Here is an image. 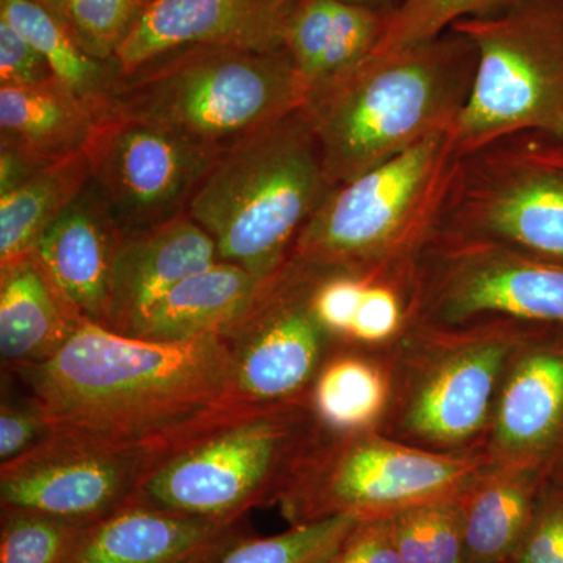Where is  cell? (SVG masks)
Instances as JSON below:
<instances>
[{
	"label": "cell",
	"instance_id": "6da1fadb",
	"mask_svg": "<svg viewBox=\"0 0 563 563\" xmlns=\"http://www.w3.org/2000/svg\"><path fill=\"white\" fill-rule=\"evenodd\" d=\"M10 374L52 432L118 446L174 453L247 410L233 391L231 350L218 333L152 342L84 321L49 361Z\"/></svg>",
	"mask_w": 563,
	"mask_h": 563
},
{
	"label": "cell",
	"instance_id": "7a4b0ae2",
	"mask_svg": "<svg viewBox=\"0 0 563 563\" xmlns=\"http://www.w3.org/2000/svg\"><path fill=\"white\" fill-rule=\"evenodd\" d=\"M476 47L450 29L372 54L307 95L302 110L333 187L435 135L453 132L476 73Z\"/></svg>",
	"mask_w": 563,
	"mask_h": 563
},
{
	"label": "cell",
	"instance_id": "3957f363",
	"mask_svg": "<svg viewBox=\"0 0 563 563\" xmlns=\"http://www.w3.org/2000/svg\"><path fill=\"white\" fill-rule=\"evenodd\" d=\"M332 188L299 109L221 152L187 213L209 233L220 261L269 277Z\"/></svg>",
	"mask_w": 563,
	"mask_h": 563
},
{
	"label": "cell",
	"instance_id": "277c9868",
	"mask_svg": "<svg viewBox=\"0 0 563 563\" xmlns=\"http://www.w3.org/2000/svg\"><path fill=\"white\" fill-rule=\"evenodd\" d=\"M307 90L287 51L180 47L120 76L110 111L224 152L302 109Z\"/></svg>",
	"mask_w": 563,
	"mask_h": 563
},
{
	"label": "cell",
	"instance_id": "5b68a950",
	"mask_svg": "<svg viewBox=\"0 0 563 563\" xmlns=\"http://www.w3.org/2000/svg\"><path fill=\"white\" fill-rule=\"evenodd\" d=\"M457 157L453 132L435 133L336 185L290 258L347 272L410 268L439 233Z\"/></svg>",
	"mask_w": 563,
	"mask_h": 563
},
{
	"label": "cell",
	"instance_id": "8992f818",
	"mask_svg": "<svg viewBox=\"0 0 563 563\" xmlns=\"http://www.w3.org/2000/svg\"><path fill=\"white\" fill-rule=\"evenodd\" d=\"M520 322L410 325L387 347L390 406L379 432L437 454L483 450Z\"/></svg>",
	"mask_w": 563,
	"mask_h": 563
},
{
	"label": "cell",
	"instance_id": "52a82bcc",
	"mask_svg": "<svg viewBox=\"0 0 563 563\" xmlns=\"http://www.w3.org/2000/svg\"><path fill=\"white\" fill-rule=\"evenodd\" d=\"M320 432L307 401L244 410L158 463L136 499L188 517L239 520L277 506Z\"/></svg>",
	"mask_w": 563,
	"mask_h": 563
},
{
	"label": "cell",
	"instance_id": "ba28073f",
	"mask_svg": "<svg viewBox=\"0 0 563 563\" xmlns=\"http://www.w3.org/2000/svg\"><path fill=\"white\" fill-rule=\"evenodd\" d=\"M490 466L483 450L437 454L379 431L321 429L277 507L290 526L342 517L387 518L407 507L462 495Z\"/></svg>",
	"mask_w": 563,
	"mask_h": 563
},
{
	"label": "cell",
	"instance_id": "9c48e42d",
	"mask_svg": "<svg viewBox=\"0 0 563 563\" xmlns=\"http://www.w3.org/2000/svg\"><path fill=\"white\" fill-rule=\"evenodd\" d=\"M476 47L472 95L453 131L457 155L507 133L561 135L563 0H520L453 27Z\"/></svg>",
	"mask_w": 563,
	"mask_h": 563
},
{
	"label": "cell",
	"instance_id": "30bf717a",
	"mask_svg": "<svg viewBox=\"0 0 563 563\" xmlns=\"http://www.w3.org/2000/svg\"><path fill=\"white\" fill-rule=\"evenodd\" d=\"M440 235L563 263V139L507 133L459 155Z\"/></svg>",
	"mask_w": 563,
	"mask_h": 563
},
{
	"label": "cell",
	"instance_id": "8fae6325",
	"mask_svg": "<svg viewBox=\"0 0 563 563\" xmlns=\"http://www.w3.org/2000/svg\"><path fill=\"white\" fill-rule=\"evenodd\" d=\"M563 325V263L437 233L410 279V325Z\"/></svg>",
	"mask_w": 563,
	"mask_h": 563
},
{
	"label": "cell",
	"instance_id": "7c38bea8",
	"mask_svg": "<svg viewBox=\"0 0 563 563\" xmlns=\"http://www.w3.org/2000/svg\"><path fill=\"white\" fill-rule=\"evenodd\" d=\"M317 266L288 258L247 312L220 335L232 355L233 391L242 406L307 401L336 344L314 314Z\"/></svg>",
	"mask_w": 563,
	"mask_h": 563
},
{
	"label": "cell",
	"instance_id": "4fadbf2b",
	"mask_svg": "<svg viewBox=\"0 0 563 563\" xmlns=\"http://www.w3.org/2000/svg\"><path fill=\"white\" fill-rule=\"evenodd\" d=\"M88 155L91 179L128 235L187 213L220 152L109 110L88 144Z\"/></svg>",
	"mask_w": 563,
	"mask_h": 563
},
{
	"label": "cell",
	"instance_id": "5bb4252c",
	"mask_svg": "<svg viewBox=\"0 0 563 563\" xmlns=\"http://www.w3.org/2000/svg\"><path fill=\"white\" fill-rule=\"evenodd\" d=\"M169 454L52 432L29 453L0 463V507L98 525L135 501Z\"/></svg>",
	"mask_w": 563,
	"mask_h": 563
},
{
	"label": "cell",
	"instance_id": "9a60e30c",
	"mask_svg": "<svg viewBox=\"0 0 563 563\" xmlns=\"http://www.w3.org/2000/svg\"><path fill=\"white\" fill-rule=\"evenodd\" d=\"M495 466H525L563 479V325L525 324L483 446Z\"/></svg>",
	"mask_w": 563,
	"mask_h": 563
},
{
	"label": "cell",
	"instance_id": "2e32d148",
	"mask_svg": "<svg viewBox=\"0 0 563 563\" xmlns=\"http://www.w3.org/2000/svg\"><path fill=\"white\" fill-rule=\"evenodd\" d=\"M290 0H151L121 44V76L166 52L190 46L284 49Z\"/></svg>",
	"mask_w": 563,
	"mask_h": 563
},
{
	"label": "cell",
	"instance_id": "e0dca14e",
	"mask_svg": "<svg viewBox=\"0 0 563 563\" xmlns=\"http://www.w3.org/2000/svg\"><path fill=\"white\" fill-rule=\"evenodd\" d=\"M122 233L98 185L90 180L41 235L33 254L85 321L107 328L111 280Z\"/></svg>",
	"mask_w": 563,
	"mask_h": 563
},
{
	"label": "cell",
	"instance_id": "ac0fdd59",
	"mask_svg": "<svg viewBox=\"0 0 563 563\" xmlns=\"http://www.w3.org/2000/svg\"><path fill=\"white\" fill-rule=\"evenodd\" d=\"M218 261L213 240L188 213L128 233L114 262L107 329L135 336L177 284Z\"/></svg>",
	"mask_w": 563,
	"mask_h": 563
},
{
	"label": "cell",
	"instance_id": "d6986e66",
	"mask_svg": "<svg viewBox=\"0 0 563 563\" xmlns=\"http://www.w3.org/2000/svg\"><path fill=\"white\" fill-rule=\"evenodd\" d=\"M252 536L247 517L206 520L135 499L92 526L76 563H214Z\"/></svg>",
	"mask_w": 563,
	"mask_h": 563
},
{
	"label": "cell",
	"instance_id": "ffe728a7",
	"mask_svg": "<svg viewBox=\"0 0 563 563\" xmlns=\"http://www.w3.org/2000/svg\"><path fill=\"white\" fill-rule=\"evenodd\" d=\"M412 269L318 268L314 314L336 346L387 350L410 328Z\"/></svg>",
	"mask_w": 563,
	"mask_h": 563
},
{
	"label": "cell",
	"instance_id": "44dd1931",
	"mask_svg": "<svg viewBox=\"0 0 563 563\" xmlns=\"http://www.w3.org/2000/svg\"><path fill=\"white\" fill-rule=\"evenodd\" d=\"M390 14L343 0H292L284 49L307 95L373 54Z\"/></svg>",
	"mask_w": 563,
	"mask_h": 563
},
{
	"label": "cell",
	"instance_id": "7402d4cb",
	"mask_svg": "<svg viewBox=\"0 0 563 563\" xmlns=\"http://www.w3.org/2000/svg\"><path fill=\"white\" fill-rule=\"evenodd\" d=\"M84 321L33 252L0 265V354L7 372L49 361Z\"/></svg>",
	"mask_w": 563,
	"mask_h": 563
},
{
	"label": "cell",
	"instance_id": "603a6c76",
	"mask_svg": "<svg viewBox=\"0 0 563 563\" xmlns=\"http://www.w3.org/2000/svg\"><path fill=\"white\" fill-rule=\"evenodd\" d=\"M548 484L536 470L495 465L470 484L459 496L466 563H512Z\"/></svg>",
	"mask_w": 563,
	"mask_h": 563
},
{
	"label": "cell",
	"instance_id": "cb8c5ba5",
	"mask_svg": "<svg viewBox=\"0 0 563 563\" xmlns=\"http://www.w3.org/2000/svg\"><path fill=\"white\" fill-rule=\"evenodd\" d=\"M269 277L254 276L233 263L214 262L177 284L135 336L179 343L210 333L220 335L247 312Z\"/></svg>",
	"mask_w": 563,
	"mask_h": 563
},
{
	"label": "cell",
	"instance_id": "d4e9b609",
	"mask_svg": "<svg viewBox=\"0 0 563 563\" xmlns=\"http://www.w3.org/2000/svg\"><path fill=\"white\" fill-rule=\"evenodd\" d=\"M106 113L58 80L0 87V143L63 161L87 150Z\"/></svg>",
	"mask_w": 563,
	"mask_h": 563
},
{
	"label": "cell",
	"instance_id": "484cf974",
	"mask_svg": "<svg viewBox=\"0 0 563 563\" xmlns=\"http://www.w3.org/2000/svg\"><path fill=\"white\" fill-rule=\"evenodd\" d=\"M390 395L387 350L336 346L314 377L307 404L324 431H379Z\"/></svg>",
	"mask_w": 563,
	"mask_h": 563
},
{
	"label": "cell",
	"instance_id": "4316f807",
	"mask_svg": "<svg viewBox=\"0 0 563 563\" xmlns=\"http://www.w3.org/2000/svg\"><path fill=\"white\" fill-rule=\"evenodd\" d=\"M91 180L88 147L0 195V265L32 254L47 228Z\"/></svg>",
	"mask_w": 563,
	"mask_h": 563
},
{
	"label": "cell",
	"instance_id": "83f0119b",
	"mask_svg": "<svg viewBox=\"0 0 563 563\" xmlns=\"http://www.w3.org/2000/svg\"><path fill=\"white\" fill-rule=\"evenodd\" d=\"M0 20L31 41L63 87L98 109L110 110L111 91L121 76L117 62L85 51L68 22L33 0H0Z\"/></svg>",
	"mask_w": 563,
	"mask_h": 563
},
{
	"label": "cell",
	"instance_id": "f1b7e54d",
	"mask_svg": "<svg viewBox=\"0 0 563 563\" xmlns=\"http://www.w3.org/2000/svg\"><path fill=\"white\" fill-rule=\"evenodd\" d=\"M459 496L418 504L387 517L393 544L404 563H466Z\"/></svg>",
	"mask_w": 563,
	"mask_h": 563
},
{
	"label": "cell",
	"instance_id": "f546056e",
	"mask_svg": "<svg viewBox=\"0 0 563 563\" xmlns=\"http://www.w3.org/2000/svg\"><path fill=\"white\" fill-rule=\"evenodd\" d=\"M92 526L2 507L0 563H76Z\"/></svg>",
	"mask_w": 563,
	"mask_h": 563
},
{
	"label": "cell",
	"instance_id": "4dcf8cb0",
	"mask_svg": "<svg viewBox=\"0 0 563 563\" xmlns=\"http://www.w3.org/2000/svg\"><path fill=\"white\" fill-rule=\"evenodd\" d=\"M358 520L329 518L290 526L276 536H252L214 563H325Z\"/></svg>",
	"mask_w": 563,
	"mask_h": 563
},
{
	"label": "cell",
	"instance_id": "1f68e13d",
	"mask_svg": "<svg viewBox=\"0 0 563 563\" xmlns=\"http://www.w3.org/2000/svg\"><path fill=\"white\" fill-rule=\"evenodd\" d=\"M520 0H404L391 14L383 41L373 54H385L435 38L455 22L488 16Z\"/></svg>",
	"mask_w": 563,
	"mask_h": 563
},
{
	"label": "cell",
	"instance_id": "d6a6232c",
	"mask_svg": "<svg viewBox=\"0 0 563 563\" xmlns=\"http://www.w3.org/2000/svg\"><path fill=\"white\" fill-rule=\"evenodd\" d=\"M150 0H69L68 25L85 51L114 60Z\"/></svg>",
	"mask_w": 563,
	"mask_h": 563
},
{
	"label": "cell",
	"instance_id": "836d02e7",
	"mask_svg": "<svg viewBox=\"0 0 563 563\" xmlns=\"http://www.w3.org/2000/svg\"><path fill=\"white\" fill-rule=\"evenodd\" d=\"M512 563H563V479L544 488Z\"/></svg>",
	"mask_w": 563,
	"mask_h": 563
},
{
	"label": "cell",
	"instance_id": "e575fe53",
	"mask_svg": "<svg viewBox=\"0 0 563 563\" xmlns=\"http://www.w3.org/2000/svg\"><path fill=\"white\" fill-rule=\"evenodd\" d=\"M52 433L46 415L31 396L3 398L0 406V463L21 457Z\"/></svg>",
	"mask_w": 563,
	"mask_h": 563
},
{
	"label": "cell",
	"instance_id": "d590c367",
	"mask_svg": "<svg viewBox=\"0 0 563 563\" xmlns=\"http://www.w3.org/2000/svg\"><path fill=\"white\" fill-rule=\"evenodd\" d=\"M57 80L46 58L9 22L0 20V87H27Z\"/></svg>",
	"mask_w": 563,
	"mask_h": 563
},
{
	"label": "cell",
	"instance_id": "8d00e7d4",
	"mask_svg": "<svg viewBox=\"0 0 563 563\" xmlns=\"http://www.w3.org/2000/svg\"><path fill=\"white\" fill-rule=\"evenodd\" d=\"M325 563H404L388 531L387 518L358 520Z\"/></svg>",
	"mask_w": 563,
	"mask_h": 563
},
{
	"label": "cell",
	"instance_id": "74e56055",
	"mask_svg": "<svg viewBox=\"0 0 563 563\" xmlns=\"http://www.w3.org/2000/svg\"><path fill=\"white\" fill-rule=\"evenodd\" d=\"M52 163L55 162L46 161L21 147L0 143V195L25 184Z\"/></svg>",
	"mask_w": 563,
	"mask_h": 563
},
{
	"label": "cell",
	"instance_id": "f35d334b",
	"mask_svg": "<svg viewBox=\"0 0 563 563\" xmlns=\"http://www.w3.org/2000/svg\"><path fill=\"white\" fill-rule=\"evenodd\" d=\"M292 2V0H290ZM343 2L357 3V5L369 7V9L384 11V13H395L402 5L404 0H343Z\"/></svg>",
	"mask_w": 563,
	"mask_h": 563
},
{
	"label": "cell",
	"instance_id": "ab89813d",
	"mask_svg": "<svg viewBox=\"0 0 563 563\" xmlns=\"http://www.w3.org/2000/svg\"><path fill=\"white\" fill-rule=\"evenodd\" d=\"M33 2L52 11L60 20L68 22L69 0H33Z\"/></svg>",
	"mask_w": 563,
	"mask_h": 563
},
{
	"label": "cell",
	"instance_id": "60d3db41",
	"mask_svg": "<svg viewBox=\"0 0 563 563\" xmlns=\"http://www.w3.org/2000/svg\"><path fill=\"white\" fill-rule=\"evenodd\" d=\"M559 136H562V139H563V122H562L561 135H559Z\"/></svg>",
	"mask_w": 563,
	"mask_h": 563
},
{
	"label": "cell",
	"instance_id": "b9f144b4",
	"mask_svg": "<svg viewBox=\"0 0 563 563\" xmlns=\"http://www.w3.org/2000/svg\"><path fill=\"white\" fill-rule=\"evenodd\" d=\"M150 2H151V0H150Z\"/></svg>",
	"mask_w": 563,
	"mask_h": 563
}]
</instances>
